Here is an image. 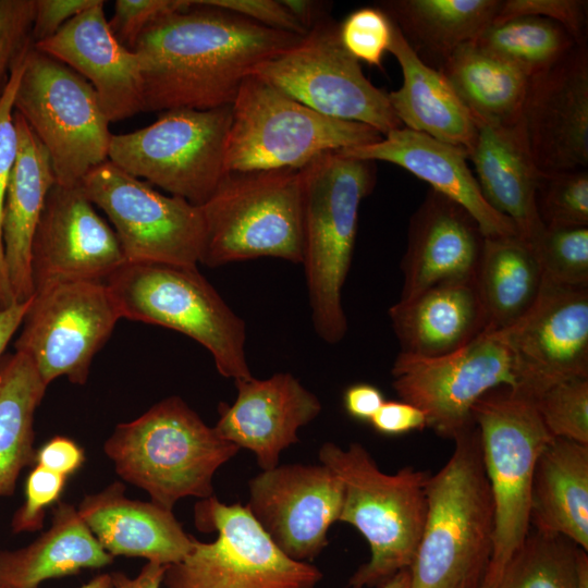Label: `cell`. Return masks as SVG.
<instances>
[{
	"label": "cell",
	"mask_w": 588,
	"mask_h": 588,
	"mask_svg": "<svg viewBox=\"0 0 588 588\" xmlns=\"http://www.w3.org/2000/svg\"><path fill=\"white\" fill-rule=\"evenodd\" d=\"M536 206L544 228L588 226V171L540 172Z\"/></svg>",
	"instance_id": "38"
},
{
	"label": "cell",
	"mask_w": 588,
	"mask_h": 588,
	"mask_svg": "<svg viewBox=\"0 0 588 588\" xmlns=\"http://www.w3.org/2000/svg\"><path fill=\"white\" fill-rule=\"evenodd\" d=\"M191 0H117L108 26L114 38L132 50L152 22L191 5Z\"/></svg>",
	"instance_id": "46"
},
{
	"label": "cell",
	"mask_w": 588,
	"mask_h": 588,
	"mask_svg": "<svg viewBox=\"0 0 588 588\" xmlns=\"http://www.w3.org/2000/svg\"><path fill=\"white\" fill-rule=\"evenodd\" d=\"M103 5L100 0L33 46L86 78L111 123L143 112L142 77L136 53L114 38Z\"/></svg>",
	"instance_id": "23"
},
{
	"label": "cell",
	"mask_w": 588,
	"mask_h": 588,
	"mask_svg": "<svg viewBox=\"0 0 588 588\" xmlns=\"http://www.w3.org/2000/svg\"><path fill=\"white\" fill-rule=\"evenodd\" d=\"M426 485L427 514L411 588H483L494 537V503L476 425L454 439Z\"/></svg>",
	"instance_id": "2"
},
{
	"label": "cell",
	"mask_w": 588,
	"mask_h": 588,
	"mask_svg": "<svg viewBox=\"0 0 588 588\" xmlns=\"http://www.w3.org/2000/svg\"><path fill=\"white\" fill-rule=\"evenodd\" d=\"M32 298V297H30ZM30 298L26 302L14 303L0 309V359L11 342L13 335L21 328L24 316L28 309Z\"/></svg>",
	"instance_id": "53"
},
{
	"label": "cell",
	"mask_w": 588,
	"mask_h": 588,
	"mask_svg": "<svg viewBox=\"0 0 588 588\" xmlns=\"http://www.w3.org/2000/svg\"><path fill=\"white\" fill-rule=\"evenodd\" d=\"M544 281L532 246L517 234L485 236L475 282L489 331L517 323L535 305Z\"/></svg>",
	"instance_id": "33"
},
{
	"label": "cell",
	"mask_w": 588,
	"mask_h": 588,
	"mask_svg": "<svg viewBox=\"0 0 588 588\" xmlns=\"http://www.w3.org/2000/svg\"><path fill=\"white\" fill-rule=\"evenodd\" d=\"M439 72L475 122L519 121L530 77L514 64L470 41L458 47Z\"/></svg>",
	"instance_id": "34"
},
{
	"label": "cell",
	"mask_w": 588,
	"mask_h": 588,
	"mask_svg": "<svg viewBox=\"0 0 588 588\" xmlns=\"http://www.w3.org/2000/svg\"><path fill=\"white\" fill-rule=\"evenodd\" d=\"M0 588H11L0 583ZM78 588H113L110 573L99 574Z\"/></svg>",
	"instance_id": "56"
},
{
	"label": "cell",
	"mask_w": 588,
	"mask_h": 588,
	"mask_svg": "<svg viewBox=\"0 0 588 588\" xmlns=\"http://www.w3.org/2000/svg\"><path fill=\"white\" fill-rule=\"evenodd\" d=\"M388 313L401 352L416 356L448 355L489 331L475 279L429 287Z\"/></svg>",
	"instance_id": "28"
},
{
	"label": "cell",
	"mask_w": 588,
	"mask_h": 588,
	"mask_svg": "<svg viewBox=\"0 0 588 588\" xmlns=\"http://www.w3.org/2000/svg\"><path fill=\"white\" fill-rule=\"evenodd\" d=\"M228 172L299 170L316 156L378 142L375 128L322 115L249 75L231 105Z\"/></svg>",
	"instance_id": "7"
},
{
	"label": "cell",
	"mask_w": 588,
	"mask_h": 588,
	"mask_svg": "<svg viewBox=\"0 0 588 588\" xmlns=\"http://www.w3.org/2000/svg\"><path fill=\"white\" fill-rule=\"evenodd\" d=\"M369 422L377 432L384 436H400L426 428L424 413L402 400H385Z\"/></svg>",
	"instance_id": "49"
},
{
	"label": "cell",
	"mask_w": 588,
	"mask_h": 588,
	"mask_svg": "<svg viewBox=\"0 0 588 588\" xmlns=\"http://www.w3.org/2000/svg\"><path fill=\"white\" fill-rule=\"evenodd\" d=\"M16 158L2 211V244L14 303L34 295L32 244L46 197L56 184L50 156L23 117L14 111Z\"/></svg>",
	"instance_id": "27"
},
{
	"label": "cell",
	"mask_w": 588,
	"mask_h": 588,
	"mask_svg": "<svg viewBox=\"0 0 588 588\" xmlns=\"http://www.w3.org/2000/svg\"><path fill=\"white\" fill-rule=\"evenodd\" d=\"M84 462V450L72 439L62 436L47 441L35 455L37 465L66 477L77 471Z\"/></svg>",
	"instance_id": "50"
},
{
	"label": "cell",
	"mask_w": 588,
	"mask_h": 588,
	"mask_svg": "<svg viewBox=\"0 0 588 588\" xmlns=\"http://www.w3.org/2000/svg\"><path fill=\"white\" fill-rule=\"evenodd\" d=\"M105 283L121 318L161 326L195 340L211 354L222 377H252L245 322L197 267L125 262Z\"/></svg>",
	"instance_id": "6"
},
{
	"label": "cell",
	"mask_w": 588,
	"mask_h": 588,
	"mask_svg": "<svg viewBox=\"0 0 588 588\" xmlns=\"http://www.w3.org/2000/svg\"><path fill=\"white\" fill-rule=\"evenodd\" d=\"M100 0H35L33 45L52 37L64 24Z\"/></svg>",
	"instance_id": "48"
},
{
	"label": "cell",
	"mask_w": 588,
	"mask_h": 588,
	"mask_svg": "<svg viewBox=\"0 0 588 588\" xmlns=\"http://www.w3.org/2000/svg\"><path fill=\"white\" fill-rule=\"evenodd\" d=\"M195 525L218 534L212 542L195 538L189 553L167 565L164 588H316L323 574L309 562L285 555L246 505L215 495L195 505Z\"/></svg>",
	"instance_id": "11"
},
{
	"label": "cell",
	"mask_w": 588,
	"mask_h": 588,
	"mask_svg": "<svg viewBox=\"0 0 588 588\" xmlns=\"http://www.w3.org/2000/svg\"><path fill=\"white\" fill-rule=\"evenodd\" d=\"M117 474L169 510L186 497L213 495L216 471L240 449L221 438L180 396L166 397L115 426L103 444Z\"/></svg>",
	"instance_id": "4"
},
{
	"label": "cell",
	"mask_w": 588,
	"mask_h": 588,
	"mask_svg": "<svg viewBox=\"0 0 588 588\" xmlns=\"http://www.w3.org/2000/svg\"><path fill=\"white\" fill-rule=\"evenodd\" d=\"M377 588H411L409 568L400 571Z\"/></svg>",
	"instance_id": "55"
},
{
	"label": "cell",
	"mask_w": 588,
	"mask_h": 588,
	"mask_svg": "<svg viewBox=\"0 0 588 588\" xmlns=\"http://www.w3.org/2000/svg\"><path fill=\"white\" fill-rule=\"evenodd\" d=\"M389 52L403 75L402 86L388 93L402 126L464 148L468 155L477 136L475 120L442 73L415 53L394 23Z\"/></svg>",
	"instance_id": "29"
},
{
	"label": "cell",
	"mask_w": 588,
	"mask_h": 588,
	"mask_svg": "<svg viewBox=\"0 0 588 588\" xmlns=\"http://www.w3.org/2000/svg\"><path fill=\"white\" fill-rule=\"evenodd\" d=\"M191 2L152 22L132 49L140 65L143 112L231 106L258 65L303 37Z\"/></svg>",
	"instance_id": "1"
},
{
	"label": "cell",
	"mask_w": 588,
	"mask_h": 588,
	"mask_svg": "<svg viewBox=\"0 0 588 588\" xmlns=\"http://www.w3.org/2000/svg\"><path fill=\"white\" fill-rule=\"evenodd\" d=\"M167 565L146 562L135 577L117 571L110 573L113 588H161Z\"/></svg>",
	"instance_id": "52"
},
{
	"label": "cell",
	"mask_w": 588,
	"mask_h": 588,
	"mask_svg": "<svg viewBox=\"0 0 588 588\" xmlns=\"http://www.w3.org/2000/svg\"><path fill=\"white\" fill-rule=\"evenodd\" d=\"M231 106L163 111L150 125L113 134L108 160L170 195L203 206L226 175Z\"/></svg>",
	"instance_id": "12"
},
{
	"label": "cell",
	"mask_w": 588,
	"mask_h": 588,
	"mask_svg": "<svg viewBox=\"0 0 588 588\" xmlns=\"http://www.w3.org/2000/svg\"><path fill=\"white\" fill-rule=\"evenodd\" d=\"M200 207V264L217 268L260 257L302 262L298 170L228 172Z\"/></svg>",
	"instance_id": "8"
},
{
	"label": "cell",
	"mask_w": 588,
	"mask_h": 588,
	"mask_svg": "<svg viewBox=\"0 0 588 588\" xmlns=\"http://www.w3.org/2000/svg\"><path fill=\"white\" fill-rule=\"evenodd\" d=\"M35 0H0V99L19 59L33 46Z\"/></svg>",
	"instance_id": "43"
},
{
	"label": "cell",
	"mask_w": 588,
	"mask_h": 588,
	"mask_svg": "<svg viewBox=\"0 0 588 588\" xmlns=\"http://www.w3.org/2000/svg\"><path fill=\"white\" fill-rule=\"evenodd\" d=\"M471 416L494 503L493 551L483 585L491 588L530 530L534 469L553 437L534 402L506 385L482 395Z\"/></svg>",
	"instance_id": "9"
},
{
	"label": "cell",
	"mask_w": 588,
	"mask_h": 588,
	"mask_svg": "<svg viewBox=\"0 0 588 588\" xmlns=\"http://www.w3.org/2000/svg\"><path fill=\"white\" fill-rule=\"evenodd\" d=\"M344 156L396 164L427 182L432 191L464 207L485 236L517 234L514 223L486 200L464 148L404 126L378 142L340 150ZM518 235V234H517Z\"/></svg>",
	"instance_id": "24"
},
{
	"label": "cell",
	"mask_w": 588,
	"mask_h": 588,
	"mask_svg": "<svg viewBox=\"0 0 588 588\" xmlns=\"http://www.w3.org/2000/svg\"><path fill=\"white\" fill-rule=\"evenodd\" d=\"M122 319L102 281H60L35 290L14 342L44 382L86 383L95 355Z\"/></svg>",
	"instance_id": "15"
},
{
	"label": "cell",
	"mask_w": 588,
	"mask_h": 588,
	"mask_svg": "<svg viewBox=\"0 0 588 588\" xmlns=\"http://www.w3.org/2000/svg\"><path fill=\"white\" fill-rule=\"evenodd\" d=\"M534 404L552 437L588 444V377L558 382Z\"/></svg>",
	"instance_id": "39"
},
{
	"label": "cell",
	"mask_w": 588,
	"mask_h": 588,
	"mask_svg": "<svg viewBox=\"0 0 588 588\" xmlns=\"http://www.w3.org/2000/svg\"><path fill=\"white\" fill-rule=\"evenodd\" d=\"M588 2L585 0H505L492 23L539 16L562 25L578 46H587Z\"/></svg>",
	"instance_id": "44"
},
{
	"label": "cell",
	"mask_w": 588,
	"mask_h": 588,
	"mask_svg": "<svg viewBox=\"0 0 588 588\" xmlns=\"http://www.w3.org/2000/svg\"><path fill=\"white\" fill-rule=\"evenodd\" d=\"M201 4L219 8L268 28L298 36L308 32L293 17L281 0H198Z\"/></svg>",
	"instance_id": "47"
},
{
	"label": "cell",
	"mask_w": 588,
	"mask_h": 588,
	"mask_svg": "<svg viewBox=\"0 0 588 588\" xmlns=\"http://www.w3.org/2000/svg\"><path fill=\"white\" fill-rule=\"evenodd\" d=\"M500 0H388L379 8L429 66L440 70L493 22Z\"/></svg>",
	"instance_id": "32"
},
{
	"label": "cell",
	"mask_w": 588,
	"mask_h": 588,
	"mask_svg": "<svg viewBox=\"0 0 588 588\" xmlns=\"http://www.w3.org/2000/svg\"><path fill=\"white\" fill-rule=\"evenodd\" d=\"M33 47V46H32ZM30 47V48H32ZM29 48V49H30ZM15 63L8 86L0 99V308L14 304L4 261L2 244V211L7 187L16 158V130L13 120L15 91L23 72L26 54Z\"/></svg>",
	"instance_id": "42"
},
{
	"label": "cell",
	"mask_w": 588,
	"mask_h": 588,
	"mask_svg": "<svg viewBox=\"0 0 588 588\" xmlns=\"http://www.w3.org/2000/svg\"><path fill=\"white\" fill-rule=\"evenodd\" d=\"M234 383L236 399L232 405L220 403L213 427L221 438L253 452L261 470L274 468L282 451L298 442V430L320 414L321 402L290 372Z\"/></svg>",
	"instance_id": "21"
},
{
	"label": "cell",
	"mask_w": 588,
	"mask_h": 588,
	"mask_svg": "<svg viewBox=\"0 0 588 588\" xmlns=\"http://www.w3.org/2000/svg\"><path fill=\"white\" fill-rule=\"evenodd\" d=\"M385 399L376 385L355 383L343 393V406L347 415L356 420L370 421Z\"/></svg>",
	"instance_id": "51"
},
{
	"label": "cell",
	"mask_w": 588,
	"mask_h": 588,
	"mask_svg": "<svg viewBox=\"0 0 588 588\" xmlns=\"http://www.w3.org/2000/svg\"><path fill=\"white\" fill-rule=\"evenodd\" d=\"M318 457L344 487L339 522L355 527L370 548L369 561L355 571L347 586L377 588L411 568L424 530L430 474L412 466L385 474L358 442L347 449L326 442Z\"/></svg>",
	"instance_id": "5"
},
{
	"label": "cell",
	"mask_w": 588,
	"mask_h": 588,
	"mask_svg": "<svg viewBox=\"0 0 588 588\" xmlns=\"http://www.w3.org/2000/svg\"><path fill=\"white\" fill-rule=\"evenodd\" d=\"M77 511L113 558H142L170 565L182 561L195 540L175 518L173 510L127 498L120 481L86 495Z\"/></svg>",
	"instance_id": "25"
},
{
	"label": "cell",
	"mask_w": 588,
	"mask_h": 588,
	"mask_svg": "<svg viewBox=\"0 0 588 588\" xmlns=\"http://www.w3.org/2000/svg\"><path fill=\"white\" fill-rule=\"evenodd\" d=\"M126 262L114 230L79 184L50 188L32 244L35 290L60 281H102Z\"/></svg>",
	"instance_id": "19"
},
{
	"label": "cell",
	"mask_w": 588,
	"mask_h": 588,
	"mask_svg": "<svg viewBox=\"0 0 588 588\" xmlns=\"http://www.w3.org/2000/svg\"><path fill=\"white\" fill-rule=\"evenodd\" d=\"M530 528L588 551V444L553 437L532 475Z\"/></svg>",
	"instance_id": "30"
},
{
	"label": "cell",
	"mask_w": 588,
	"mask_h": 588,
	"mask_svg": "<svg viewBox=\"0 0 588 588\" xmlns=\"http://www.w3.org/2000/svg\"><path fill=\"white\" fill-rule=\"evenodd\" d=\"M14 111L47 149L58 184L77 185L108 160L113 134L96 90L77 72L34 46L25 58Z\"/></svg>",
	"instance_id": "10"
},
{
	"label": "cell",
	"mask_w": 588,
	"mask_h": 588,
	"mask_svg": "<svg viewBox=\"0 0 588 588\" xmlns=\"http://www.w3.org/2000/svg\"><path fill=\"white\" fill-rule=\"evenodd\" d=\"M282 4L293 17L308 32L328 14L318 1L310 0H281Z\"/></svg>",
	"instance_id": "54"
},
{
	"label": "cell",
	"mask_w": 588,
	"mask_h": 588,
	"mask_svg": "<svg viewBox=\"0 0 588 588\" xmlns=\"http://www.w3.org/2000/svg\"><path fill=\"white\" fill-rule=\"evenodd\" d=\"M66 479V476L36 464L25 480L24 502L11 519L12 531L21 534L41 530L46 509L59 502Z\"/></svg>",
	"instance_id": "45"
},
{
	"label": "cell",
	"mask_w": 588,
	"mask_h": 588,
	"mask_svg": "<svg viewBox=\"0 0 588 588\" xmlns=\"http://www.w3.org/2000/svg\"><path fill=\"white\" fill-rule=\"evenodd\" d=\"M47 388L24 354L0 359V497L13 495L22 470L35 463L34 418Z\"/></svg>",
	"instance_id": "35"
},
{
	"label": "cell",
	"mask_w": 588,
	"mask_h": 588,
	"mask_svg": "<svg viewBox=\"0 0 588 588\" xmlns=\"http://www.w3.org/2000/svg\"><path fill=\"white\" fill-rule=\"evenodd\" d=\"M519 121L540 172L587 169V46L529 78Z\"/></svg>",
	"instance_id": "20"
},
{
	"label": "cell",
	"mask_w": 588,
	"mask_h": 588,
	"mask_svg": "<svg viewBox=\"0 0 588 588\" xmlns=\"http://www.w3.org/2000/svg\"><path fill=\"white\" fill-rule=\"evenodd\" d=\"M491 588H588L587 551L530 528Z\"/></svg>",
	"instance_id": "36"
},
{
	"label": "cell",
	"mask_w": 588,
	"mask_h": 588,
	"mask_svg": "<svg viewBox=\"0 0 588 588\" xmlns=\"http://www.w3.org/2000/svg\"><path fill=\"white\" fill-rule=\"evenodd\" d=\"M500 332L512 357V389L530 401L558 382L588 377V285L544 277L531 309Z\"/></svg>",
	"instance_id": "17"
},
{
	"label": "cell",
	"mask_w": 588,
	"mask_h": 588,
	"mask_svg": "<svg viewBox=\"0 0 588 588\" xmlns=\"http://www.w3.org/2000/svg\"><path fill=\"white\" fill-rule=\"evenodd\" d=\"M343 47L358 62L381 66L393 35V23L379 7H364L339 24Z\"/></svg>",
	"instance_id": "41"
},
{
	"label": "cell",
	"mask_w": 588,
	"mask_h": 588,
	"mask_svg": "<svg viewBox=\"0 0 588 588\" xmlns=\"http://www.w3.org/2000/svg\"><path fill=\"white\" fill-rule=\"evenodd\" d=\"M1 309V308H0Z\"/></svg>",
	"instance_id": "57"
},
{
	"label": "cell",
	"mask_w": 588,
	"mask_h": 588,
	"mask_svg": "<svg viewBox=\"0 0 588 588\" xmlns=\"http://www.w3.org/2000/svg\"><path fill=\"white\" fill-rule=\"evenodd\" d=\"M109 218L126 262L198 267L205 224L200 206L163 195L107 160L79 182Z\"/></svg>",
	"instance_id": "14"
},
{
	"label": "cell",
	"mask_w": 588,
	"mask_h": 588,
	"mask_svg": "<svg viewBox=\"0 0 588 588\" xmlns=\"http://www.w3.org/2000/svg\"><path fill=\"white\" fill-rule=\"evenodd\" d=\"M304 267L311 321L326 343L347 332L342 306L360 203L373 189L375 162L326 151L298 170Z\"/></svg>",
	"instance_id": "3"
},
{
	"label": "cell",
	"mask_w": 588,
	"mask_h": 588,
	"mask_svg": "<svg viewBox=\"0 0 588 588\" xmlns=\"http://www.w3.org/2000/svg\"><path fill=\"white\" fill-rule=\"evenodd\" d=\"M343 501V483L329 467L296 463L253 477L246 507L285 555L310 563L328 546Z\"/></svg>",
	"instance_id": "18"
},
{
	"label": "cell",
	"mask_w": 588,
	"mask_h": 588,
	"mask_svg": "<svg viewBox=\"0 0 588 588\" xmlns=\"http://www.w3.org/2000/svg\"><path fill=\"white\" fill-rule=\"evenodd\" d=\"M531 246L547 279L588 285V226L544 228Z\"/></svg>",
	"instance_id": "40"
},
{
	"label": "cell",
	"mask_w": 588,
	"mask_h": 588,
	"mask_svg": "<svg viewBox=\"0 0 588 588\" xmlns=\"http://www.w3.org/2000/svg\"><path fill=\"white\" fill-rule=\"evenodd\" d=\"M475 123L477 136L468 160L481 193L514 223L518 236L532 245L544 230L536 206L540 171L520 121L511 125Z\"/></svg>",
	"instance_id": "26"
},
{
	"label": "cell",
	"mask_w": 588,
	"mask_h": 588,
	"mask_svg": "<svg viewBox=\"0 0 588 588\" xmlns=\"http://www.w3.org/2000/svg\"><path fill=\"white\" fill-rule=\"evenodd\" d=\"M474 41L529 77L550 70L578 46L562 25L539 16L491 23Z\"/></svg>",
	"instance_id": "37"
},
{
	"label": "cell",
	"mask_w": 588,
	"mask_h": 588,
	"mask_svg": "<svg viewBox=\"0 0 588 588\" xmlns=\"http://www.w3.org/2000/svg\"><path fill=\"white\" fill-rule=\"evenodd\" d=\"M483 241L478 222L464 207L430 189L409 220L400 299L442 283L475 279Z\"/></svg>",
	"instance_id": "22"
},
{
	"label": "cell",
	"mask_w": 588,
	"mask_h": 588,
	"mask_svg": "<svg viewBox=\"0 0 588 588\" xmlns=\"http://www.w3.org/2000/svg\"><path fill=\"white\" fill-rule=\"evenodd\" d=\"M250 75L322 115L368 125L382 136L402 127L388 93L364 75L341 42L339 24L328 15Z\"/></svg>",
	"instance_id": "13"
},
{
	"label": "cell",
	"mask_w": 588,
	"mask_h": 588,
	"mask_svg": "<svg viewBox=\"0 0 588 588\" xmlns=\"http://www.w3.org/2000/svg\"><path fill=\"white\" fill-rule=\"evenodd\" d=\"M112 563L113 556L101 547L77 507L59 501L47 531L23 548L0 550V583L11 588H38L47 579Z\"/></svg>",
	"instance_id": "31"
},
{
	"label": "cell",
	"mask_w": 588,
	"mask_h": 588,
	"mask_svg": "<svg viewBox=\"0 0 588 588\" xmlns=\"http://www.w3.org/2000/svg\"><path fill=\"white\" fill-rule=\"evenodd\" d=\"M391 373L396 394L424 413L426 428L452 440L475 425L471 409L482 395L514 385L511 353L500 331H486L443 356L400 352Z\"/></svg>",
	"instance_id": "16"
}]
</instances>
